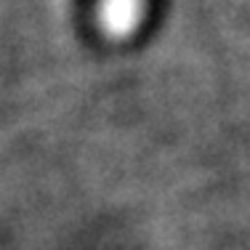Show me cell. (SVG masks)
<instances>
[{"label":"cell","mask_w":250,"mask_h":250,"mask_svg":"<svg viewBox=\"0 0 250 250\" xmlns=\"http://www.w3.org/2000/svg\"><path fill=\"white\" fill-rule=\"evenodd\" d=\"M149 0H99L96 3V27L106 40H130L146 19Z\"/></svg>","instance_id":"1"}]
</instances>
